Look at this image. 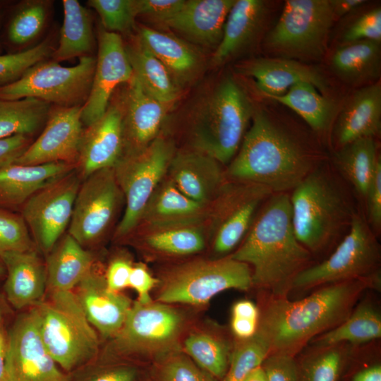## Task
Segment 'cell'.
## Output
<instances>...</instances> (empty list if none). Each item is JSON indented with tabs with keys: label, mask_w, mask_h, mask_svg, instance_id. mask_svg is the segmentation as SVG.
Instances as JSON below:
<instances>
[{
	"label": "cell",
	"mask_w": 381,
	"mask_h": 381,
	"mask_svg": "<svg viewBox=\"0 0 381 381\" xmlns=\"http://www.w3.org/2000/svg\"><path fill=\"white\" fill-rule=\"evenodd\" d=\"M377 283L378 272L325 285L301 300L271 296L260 313L256 334L267 346L270 354L294 356L313 338L346 320L361 294Z\"/></svg>",
	"instance_id": "1"
},
{
	"label": "cell",
	"mask_w": 381,
	"mask_h": 381,
	"mask_svg": "<svg viewBox=\"0 0 381 381\" xmlns=\"http://www.w3.org/2000/svg\"><path fill=\"white\" fill-rule=\"evenodd\" d=\"M230 256L250 267L253 286L271 296H286L296 277L313 265L312 254L295 235L288 193H272L265 201Z\"/></svg>",
	"instance_id": "2"
},
{
	"label": "cell",
	"mask_w": 381,
	"mask_h": 381,
	"mask_svg": "<svg viewBox=\"0 0 381 381\" xmlns=\"http://www.w3.org/2000/svg\"><path fill=\"white\" fill-rule=\"evenodd\" d=\"M321 163L296 137L256 111L226 174L233 181L262 186L272 193H288Z\"/></svg>",
	"instance_id": "3"
},
{
	"label": "cell",
	"mask_w": 381,
	"mask_h": 381,
	"mask_svg": "<svg viewBox=\"0 0 381 381\" xmlns=\"http://www.w3.org/2000/svg\"><path fill=\"white\" fill-rule=\"evenodd\" d=\"M290 201L295 235L311 254L345 236L358 212L344 180L322 163L291 190Z\"/></svg>",
	"instance_id": "4"
},
{
	"label": "cell",
	"mask_w": 381,
	"mask_h": 381,
	"mask_svg": "<svg viewBox=\"0 0 381 381\" xmlns=\"http://www.w3.org/2000/svg\"><path fill=\"white\" fill-rule=\"evenodd\" d=\"M48 301L33 308L47 351L66 373L91 363L98 351L95 330L75 293L50 291Z\"/></svg>",
	"instance_id": "5"
},
{
	"label": "cell",
	"mask_w": 381,
	"mask_h": 381,
	"mask_svg": "<svg viewBox=\"0 0 381 381\" xmlns=\"http://www.w3.org/2000/svg\"><path fill=\"white\" fill-rule=\"evenodd\" d=\"M254 111L251 103L231 78L222 80L195 116L192 128L194 149L229 163L250 126Z\"/></svg>",
	"instance_id": "6"
},
{
	"label": "cell",
	"mask_w": 381,
	"mask_h": 381,
	"mask_svg": "<svg viewBox=\"0 0 381 381\" xmlns=\"http://www.w3.org/2000/svg\"><path fill=\"white\" fill-rule=\"evenodd\" d=\"M334 20L328 0H287L265 47L282 58L317 59L326 51Z\"/></svg>",
	"instance_id": "7"
},
{
	"label": "cell",
	"mask_w": 381,
	"mask_h": 381,
	"mask_svg": "<svg viewBox=\"0 0 381 381\" xmlns=\"http://www.w3.org/2000/svg\"><path fill=\"white\" fill-rule=\"evenodd\" d=\"M252 286L250 267L230 255L195 260L176 267L167 274L157 301L165 304L202 305L223 291H246Z\"/></svg>",
	"instance_id": "8"
},
{
	"label": "cell",
	"mask_w": 381,
	"mask_h": 381,
	"mask_svg": "<svg viewBox=\"0 0 381 381\" xmlns=\"http://www.w3.org/2000/svg\"><path fill=\"white\" fill-rule=\"evenodd\" d=\"M171 143L157 136L143 149L123 155L114 167L126 207L116 236L128 235L138 226L150 197L162 182L174 155Z\"/></svg>",
	"instance_id": "9"
},
{
	"label": "cell",
	"mask_w": 381,
	"mask_h": 381,
	"mask_svg": "<svg viewBox=\"0 0 381 381\" xmlns=\"http://www.w3.org/2000/svg\"><path fill=\"white\" fill-rule=\"evenodd\" d=\"M380 260L376 234L365 216L358 212L334 252L326 260L300 272L292 283L291 290L372 276L378 272Z\"/></svg>",
	"instance_id": "10"
},
{
	"label": "cell",
	"mask_w": 381,
	"mask_h": 381,
	"mask_svg": "<svg viewBox=\"0 0 381 381\" xmlns=\"http://www.w3.org/2000/svg\"><path fill=\"white\" fill-rule=\"evenodd\" d=\"M96 59L79 58L71 67L54 60H44L28 69L16 81L0 86V99L35 98L55 106L83 105L92 85Z\"/></svg>",
	"instance_id": "11"
},
{
	"label": "cell",
	"mask_w": 381,
	"mask_h": 381,
	"mask_svg": "<svg viewBox=\"0 0 381 381\" xmlns=\"http://www.w3.org/2000/svg\"><path fill=\"white\" fill-rule=\"evenodd\" d=\"M122 196L114 167L82 180L68 234L83 248L97 243L111 227Z\"/></svg>",
	"instance_id": "12"
},
{
	"label": "cell",
	"mask_w": 381,
	"mask_h": 381,
	"mask_svg": "<svg viewBox=\"0 0 381 381\" xmlns=\"http://www.w3.org/2000/svg\"><path fill=\"white\" fill-rule=\"evenodd\" d=\"M81 181L75 169L40 189L20 207L30 234L43 251L49 253L68 227Z\"/></svg>",
	"instance_id": "13"
},
{
	"label": "cell",
	"mask_w": 381,
	"mask_h": 381,
	"mask_svg": "<svg viewBox=\"0 0 381 381\" xmlns=\"http://www.w3.org/2000/svg\"><path fill=\"white\" fill-rule=\"evenodd\" d=\"M183 325L182 315L171 306L137 301L116 334V344L121 353L128 354L164 353L176 346Z\"/></svg>",
	"instance_id": "14"
},
{
	"label": "cell",
	"mask_w": 381,
	"mask_h": 381,
	"mask_svg": "<svg viewBox=\"0 0 381 381\" xmlns=\"http://www.w3.org/2000/svg\"><path fill=\"white\" fill-rule=\"evenodd\" d=\"M6 367L10 381H69L44 344L33 308L7 332Z\"/></svg>",
	"instance_id": "15"
},
{
	"label": "cell",
	"mask_w": 381,
	"mask_h": 381,
	"mask_svg": "<svg viewBox=\"0 0 381 381\" xmlns=\"http://www.w3.org/2000/svg\"><path fill=\"white\" fill-rule=\"evenodd\" d=\"M272 194L267 188L257 184L236 181L224 184L216 198L213 222L215 253H228L241 243Z\"/></svg>",
	"instance_id": "16"
},
{
	"label": "cell",
	"mask_w": 381,
	"mask_h": 381,
	"mask_svg": "<svg viewBox=\"0 0 381 381\" xmlns=\"http://www.w3.org/2000/svg\"><path fill=\"white\" fill-rule=\"evenodd\" d=\"M83 124L82 105L52 107L42 133L14 164L64 162L75 165L84 130Z\"/></svg>",
	"instance_id": "17"
},
{
	"label": "cell",
	"mask_w": 381,
	"mask_h": 381,
	"mask_svg": "<svg viewBox=\"0 0 381 381\" xmlns=\"http://www.w3.org/2000/svg\"><path fill=\"white\" fill-rule=\"evenodd\" d=\"M133 71L121 35L99 31L98 52L89 95L82 105V121L86 126L106 111L111 95L121 83H128Z\"/></svg>",
	"instance_id": "18"
},
{
	"label": "cell",
	"mask_w": 381,
	"mask_h": 381,
	"mask_svg": "<svg viewBox=\"0 0 381 381\" xmlns=\"http://www.w3.org/2000/svg\"><path fill=\"white\" fill-rule=\"evenodd\" d=\"M123 109L118 104L83 130L75 170L82 180L114 167L123 155Z\"/></svg>",
	"instance_id": "19"
},
{
	"label": "cell",
	"mask_w": 381,
	"mask_h": 381,
	"mask_svg": "<svg viewBox=\"0 0 381 381\" xmlns=\"http://www.w3.org/2000/svg\"><path fill=\"white\" fill-rule=\"evenodd\" d=\"M127 83L123 109V155L143 149L158 136L169 106L147 93L134 75Z\"/></svg>",
	"instance_id": "20"
},
{
	"label": "cell",
	"mask_w": 381,
	"mask_h": 381,
	"mask_svg": "<svg viewBox=\"0 0 381 381\" xmlns=\"http://www.w3.org/2000/svg\"><path fill=\"white\" fill-rule=\"evenodd\" d=\"M221 163L196 150L174 154L169 181L185 195L204 205L217 198L224 184Z\"/></svg>",
	"instance_id": "21"
},
{
	"label": "cell",
	"mask_w": 381,
	"mask_h": 381,
	"mask_svg": "<svg viewBox=\"0 0 381 381\" xmlns=\"http://www.w3.org/2000/svg\"><path fill=\"white\" fill-rule=\"evenodd\" d=\"M76 286L75 294L92 327L104 337L116 335L131 306L130 300L110 291L105 278L92 267Z\"/></svg>",
	"instance_id": "22"
},
{
	"label": "cell",
	"mask_w": 381,
	"mask_h": 381,
	"mask_svg": "<svg viewBox=\"0 0 381 381\" xmlns=\"http://www.w3.org/2000/svg\"><path fill=\"white\" fill-rule=\"evenodd\" d=\"M0 262L6 270L5 297L13 308L20 310L42 301L47 288L46 268L35 249L6 253Z\"/></svg>",
	"instance_id": "23"
},
{
	"label": "cell",
	"mask_w": 381,
	"mask_h": 381,
	"mask_svg": "<svg viewBox=\"0 0 381 381\" xmlns=\"http://www.w3.org/2000/svg\"><path fill=\"white\" fill-rule=\"evenodd\" d=\"M381 130V85L365 86L354 92L337 119L333 135L337 149L360 138L378 136Z\"/></svg>",
	"instance_id": "24"
},
{
	"label": "cell",
	"mask_w": 381,
	"mask_h": 381,
	"mask_svg": "<svg viewBox=\"0 0 381 381\" xmlns=\"http://www.w3.org/2000/svg\"><path fill=\"white\" fill-rule=\"evenodd\" d=\"M236 0H188L164 25L197 44H219L227 16Z\"/></svg>",
	"instance_id": "25"
},
{
	"label": "cell",
	"mask_w": 381,
	"mask_h": 381,
	"mask_svg": "<svg viewBox=\"0 0 381 381\" xmlns=\"http://www.w3.org/2000/svg\"><path fill=\"white\" fill-rule=\"evenodd\" d=\"M242 72L253 78L257 87L268 98L283 95L300 82L309 83L320 91L327 89L326 81L318 71L295 59H254L243 65Z\"/></svg>",
	"instance_id": "26"
},
{
	"label": "cell",
	"mask_w": 381,
	"mask_h": 381,
	"mask_svg": "<svg viewBox=\"0 0 381 381\" xmlns=\"http://www.w3.org/2000/svg\"><path fill=\"white\" fill-rule=\"evenodd\" d=\"M75 169L56 162L39 165L12 164L0 168V207L20 208L37 191Z\"/></svg>",
	"instance_id": "27"
},
{
	"label": "cell",
	"mask_w": 381,
	"mask_h": 381,
	"mask_svg": "<svg viewBox=\"0 0 381 381\" xmlns=\"http://www.w3.org/2000/svg\"><path fill=\"white\" fill-rule=\"evenodd\" d=\"M206 210L207 205L191 200L169 180L157 186L140 223L143 222L154 230L195 226L205 217Z\"/></svg>",
	"instance_id": "28"
},
{
	"label": "cell",
	"mask_w": 381,
	"mask_h": 381,
	"mask_svg": "<svg viewBox=\"0 0 381 381\" xmlns=\"http://www.w3.org/2000/svg\"><path fill=\"white\" fill-rule=\"evenodd\" d=\"M267 15L261 0H236L224 27L222 40L212 56L221 65L247 48L261 31Z\"/></svg>",
	"instance_id": "29"
},
{
	"label": "cell",
	"mask_w": 381,
	"mask_h": 381,
	"mask_svg": "<svg viewBox=\"0 0 381 381\" xmlns=\"http://www.w3.org/2000/svg\"><path fill=\"white\" fill-rule=\"evenodd\" d=\"M45 268L49 291H72L93 265V257L66 234L49 253Z\"/></svg>",
	"instance_id": "30"
},
{
	"label": "cell",
	"mask_w": 381,
	"mask_h": 381,
	"mask_svg": "<svg viewBox=\"0 0 381 381\" xmlns=\"http://www.w3.org/2000/svg\"><path fill=\"white\" fill-rule=\"evenodd\" d=\"M139 40L167 68L176 85L188 83L196 75L200 63L199 56L182 40L143 27Z\"/></svg>",
	"instance_id": "31"
},
{
	"label": "cell",
	"mask_w": 381,
	"mask_h": 381,
	"mask_svg": "<svg viewBox=\"0 0 381 381\" xmlns=\"http://www.w3.org/2000/svg\"><path fill=\"white\" fill-rule=\"evenodd\" d=\"M377 150L375 138H363L337 149L333 157L335 170L364 201L380 159Z\"/></svg>",
	"instance_id": "32"
},
{
	"label": "cell",
	"mask_w": 381,
	"mask_h": 381,
	"mask_svg": "<svg viewBox=\"0 0 381 381\" xmlns=\"http://www.w3.org/2000/svg\"><path fill=\"white\" fill-rule=\"evenodd\" d=\"M333 72L353 85L377 79L380 75V43L361 40L339 47L332 54Z\"/></svg>",
	"instance_id": "33"
},
{
	"label": "cell",
	"mask_w": 381,
	"mask_h": 381,
	"mask_svg": "<svg viewBox=\"0 0 381 381\" xmlns=\"http://www.w3.org/2000/svg\"><path fill=\"white\" fill-rule=\"evenodd\" d=\"M64 19L58 47L52 56L56 62L90 56L94 45L89 11L78 0H63Z\"/></svg>",
	"instance_id": "34"
},
{
	"label": "cell",
	"mask_w": 381,
	"mask_h": 381,
	"mask_svg": "<svg viewBox=\"0 0 381 381\" xmlns=\"http://www.w3.org/2000/svg\"><path fill=\"white\" fill-rule=\"evenodd\" d=\"M49 4V1L26 0L10 8L4 18L1 38L12 53L20 52V49L40 35L47 20Z\"/></svg>",
	"instance_id": "35"
},
{
	"label": "cell",
	"mask_w": 381,
	"mask_h": 381,
	"mask_svg": "<svg viewBox=\"0 0 381 381\" xmlns=\"http://www.w3.org/2000/svg\"><path fill=\"white\" fill-rule=\"evenodd\" d=\"M133 75L158 101L169 105L178 97V87L162 63L140 41L126 47Z\"/></svg>",
	"instance_id": "36"
},
{
	"label": "cell",
	"mask_w": 381,
	"mask_h": 381,
	"mask_svg": "<svg viewBox=\"0 0 381 381\" xmlns=\"http://www.w3.org/2000/svg\"><path fill=\"white\" fill-rule=\"evenodd\" d=\"M381 337V315L372 304L361 303L337 327L318 336L314 341L320 348L344 342L362 344Z\"/></svg>",
	"instance_id": "37"
},
{
	"label": "cell",
	"mask_w": 381,
	"mask_h": 381,
	"mask_svg": "<svg viewBox=\"0 0 381 381\" xmlns=\"http://www.w3.org/2000/svg\"><path fill=\"white\" fill-rule=\"evenodd\" d=\"M318 90L307 82H300L283 95L269 97L298 114L317 132L327 130L335 110L334 102L320 94Z\"/></svg>",
	"instance_id": "38"
},
{
	"label": "cell",
	"mask_w": 381,
	"mask_h": 381,
	"mask_svg": "<svg viewBox=\"0 0 381 381\" xmlns=\"http://www.w3.org/2000/svg\"><path fill=\"white\" fill-rule=\"evenodd\" d=\"M51 107L35 98L0 99V139L16 135L32 136L44 126Z\"/></svg>",
	"instance_id": "39"
},
{
	"label": "cell",
	"mask_w": 381,
	"mask_h": 381,
	"mask_svg": "<svg viewBox=\"0 0 381 381\" xmlns=\"http://www.w3.org/2000/svg\"><path fill=\"white\" fill-rule=\"evenodd\" d=\"M187 353L200 368L212 377L225 376L229 364V349L226 341L205 333H195L184 342Z\"/></svg>",
	"instance_id": "40"
},
{
	"label": "cell",
	"mask_w": 381,
	"mask_h": 381,
	"mask_svg": "<svg viewBox=\"0 0 381 381\" xmlns=\"http://www.w3.org/2000/svg\"><path fill=\"white\" fill-rule=\"evenodd\" d=\"M146 244L156 251L186 255L203 249L205 239L196 226L153 230L145 237Z\"/></svg>",
	"instance_id": "41"
},
{
	"label": "cell",
	"mask_w": 381,
	"mask_h": 381,
	"mask_svg": "<svg viewBox=\"0 0 381 381\" xmlns=\"http://www.w3.org/2000/svg\"><path fill=\"white\" fill-rule=\"evenodd\" d=\"M54 50L47 38L37 45L15 53H0V86L11 83L30 67L46 60Z\"/></svg>",
	"instance_id": "42"
},
{
	"label": "cell",
	"mask_w": 381,
	"mask_h": 381,
	"mask_svg": "<svg viewBox=\"0 0 381 381\" xmlns=\"http://www.w3.org/2000/svg\"><path fill=\"white\" fill-rule=\"evenodd\" d=\"M269 354L267 346L256 333L243 339L231 356L224 381H243L250 372L262 365Z\"/></svg>",
	"instance_id": "43"
},
{
	"label": "cell",
	"mask_w": 381,
	"mask_h": 381,
	"mask_svg": "<svg viewBox=\"0 0 381 381\" xmlns=\"http://www.w3.org/2000/svg\"><path fill=\"white\" fill-rule=\"evenodd\" d=\"M87 4L98 13L108 32H128L138 16L136 0H90Z\"/></svg>",
	"instance_id": "44"
},
{
	"label": "cell",
	"mask_w": 381,
	"mask_h": 381,
	"mask_svg": "<svg viewBox=\"0 0 381 381\" xmlns=\"http://www.w3.org/2000/svg\"><path fill=\"white\" fill-rule=\"evenodd\" d=\"M33 249L30 234L21 214L0 207V260L6 253Z\"/></svg>",
	"instance_id": "45"
},
{
	"label": "cell",
	"mask_w": 381,
	"mask_h": 381,
	"mask_svg": "<svg viewBox=\"0 0 381 381\" xmlns=\"http://www.w3.org/2000/svg\"><path fill=\"white\" fill-rule=\"evenodd\" d=\"M156 381H214L213 377L187 357L175 355L157 369Z\"/></svg>",
	"instance_id": "46"
},
{
	"label": "cell",
	"mask_w": 381,
	"mask_h": 381,
	"mask_svg": "<svg viewBox=\"0 0 381 381\" xmlns=\"http://www.w3.org/2000/svg\"><path fill=\"white\" fill-rule=\"evenodd\" d=\"M320 349L306 365L304 381H337L343 357L339 345Z\"/></svg>",
	"instance_id": "47"
},
{
	"label": "cell",
	"mask_w": 381,
	"mask_h": 381,
	"mask_svg": "<svg viewBox=\"0 0 381 381\" xmlns=\"http://www.w3.org/2000/svg\"><path fill=\"white\" fill-rule=\"evenodd\" d=\"M345 42L361 40L381 42V9L376 8L360 16L343 35Z\"/></svg>",
	"instance_id": "48"
},
{
	"label": "cell",
	"mask_w": 381,
	"mask_h": 381,
	"mask_svg": "<svg viewBox=\"0 0 381 381\" xmlns=\"http://www.w3.org/2000/svg\"><path fill=\"white\" fill-rule=\"evenodd\" d=\"M69 381H135L136 370L128 365L87 368L86 365L68 373Z\"/></svg>",
	"instance_id": "49"
},
{
	"label": "cell",
	"mask_w": 381,
	"mask_h": 381,
	"mask_svg": "<svg viewBox=\"0 0 381 381\" xmlns=\"http://www.w3.org/2000/svg\"><path fill=\"white\" fill-rule=\"evenodd\" d=\"M267 381H299L294 356L284 353H271L262 364Z\"/></svg>",
	"instance_id": "50"
},
{
	"label": "cell",
	"mask_w": 381,
	"mask_h": 381,
	"mask_svg": "<svg viewBox=\"0 0 381 381\" xmlns=\"http://www.w3.org/2000/svg\"><path fill=\"white\" fill-rule=\"evenodd\" d=\"M184 0H136L138 16L164 24L183 7Z\"/></svg>",
	"instance_id": "51"
},
{
	"label": "cell",
	"mask_w": 381,
	"mask_h": 381,
	"mask_svg": "<svg viewBox=\"0 0 381 381\" xmlns=\"http://www.w3.org/2000/svg\"><path fill=\"white\" fill-rule=\"evenodd\" d=\"M366 220L375 234L381 228V160L379 159L365 199Z\"/></svg>",
	"instance_id": "52"
},
{
	"label": "cell",
	"mask_w": 381,
	"mask_h": 381,
	"mask_svg": "<svg viewBox=\"0 0 381 381\" xmlns=\"http://www.w3.org/2000/svg\"><path fill=\"white\" fill-rule=\"evenodd\" d=\"M32 141V136L28 135L0 139V168L14 164Z\"/></svg>",
	"instance_id": "53"
},
{
	"label": "cell",
	"mask_w": 381,
	"mask_h": 381,
	"mask_svg": "<svg viewBox=\"0 0 381 381\" xmlns=\"http://www.w3.org/2000/svg\"><path fill=\"white\" fill-rule=\"evenodd\" d=\"M157 282V280L150 274L144 265L139 263L133 266L128 286L138 293V302L147 303L152 301L149 293Z\"/></svg>",
	"instance_id": "54"
},
{
	"label": "cell",
	"mask_w": 381,
	"mask_h": 381,
	"mask_svg": "<svg viewBox=\"0 0 381 381\" xmlns=\"http://www.w3.org/2000/svg\"><path fill=\"white\" fill-rule=\"evenodd\" d=\"M133 266L123 259H116L109 265L105 278L107 288L118 292L128 286L129 277Z\"/></svg>",
	"instance_id": "55"
},
{
	"label": "cell",
	"mask_w": 381,
	"mask_h": 381,
	"mask_svg": "<svg viewBox=\"0 0 381 381\" xmlns=\"http://www.w3.org/2000/svg\"><path fill=\"white\" fill-rule=\"evenodd\" d=\"M258 321L232 317L231 329L236 337L246 339L252 337L257 331Z\"/></svg>",
	"instance_id": "56"
},
{
	"label": "cell",
	"mask_w": 381,
	"mask_h": 381,
	"mask_svg": "<svg viewBox=\"0 0 381 381\" xmlns=\"http://www.w3.org/2000/svg\"><path fill=\"white\" fill-rule=\"evenodd\" d=\"M232 317L246 318L258 321L260 312L251 301L243 300L236 302L232 308Z\"/></svg>",
	"instance_id": "57"
},
{
	"label": "cell",
	"mask_w": 381,
	"mask_h": 381,
	"mask_svg": "<svg viewBox=\"0 0 381 381\" xmlns=\"http://www.w3.org/2000/svg\"><path fill=\"white\" fill-rule=\"evenodd\" d=\"M328 1L335 19L344 16L366 2L364 0H328Z\"/></svg>",
	"instance_id": "58"
},
{
	"label": "cell",
	"mask_w": 381,
	"mask_h": 381,
	"mask_svg": "<svg viewBox=\"0 0 381 381\" xmlns=\"http://www.w3.org/2000/svg\"><path fill=\"white\" fill-rule=\"evenodd\" d=\"M7 332L0 327V381H10L6 367Z\"/></svg>",
	"instance_id": "59"
},
{
	"label": "cell",
	"mask_w": 381,
	"mask_h": 381,
	"mask_svg": "<svg viewBox=\"0 0 381 381\" xmlns=\"http://www.w3.org/2000/svg\"><path fill=\"white\" fill-rule=\"evenodd\" d=\"M353 381H381L380 365H373L359 371L353 377Z\"/></svg>",
	"instance_id": "60"
},
{
	"label": "cell",
	"mask_w": 381,
	"mask_h": 381,
	"mask_svg": "<svg viewBox=\"0 0 381 381\" xmlns=\"http://www.w3.org/2000/svg\"><path fill=\"white\" fill-rule=\"evenodd\" d=\"M243 381H267L266 375L262 365L250 372Z\"/></svg>",
	"instance_id": "61"
},
{
	"label": "cell",
	"mask_w": 381,
	"mask_h": 381,
	"mask_svg": "<svg viewBox=\"0 0 381 381\" xmlns=\"http://www.w3.org/2000/svg\"><path fill=\"white\" fill-rule=\"evenodd\" d=\"M7 4L0 2V30L2 27L3 21L4 20L8 7L6 6ZM0 53H1V43H0Z\"/></svg>",
	"instance_id": "62"
},
{
	"label": "cell",
	"mask_w": 381,
	"mask_h": 381,
	"mask_svg": "<svg viewBox=\"0 0 381 381\" xmlns=\"http://www.w3.org/2000/svg\"><path fill=\"white\" fill-rule=\"evenodd\" d=\"M4 317V308L2 301L0 298V327L3 326Z\"/></svg>",
	"instance_id": "63"
},
{
	"label": "cell",
	"mask_w": 381,
	"mask_h": 381,
	"mask_svg": "<svg viewBox=\"0 0 381 381\" xmlns=\"http://www.w3.org/2000/svg\"><path fill=\"white\" fill-rule=\"evenodd\" d=\"M6 276V270L4 265L0 262V279Z\"/></svg>",
	"instance_id": "64"
}]
</instances>
